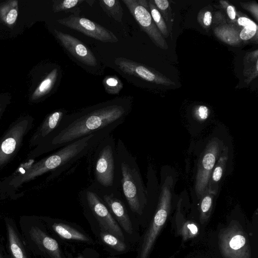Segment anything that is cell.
Wrapping results in <instances>:
<instances>
[{
	"label": "cell",
	"instance_id": "obj_21",
	"mask_svg": "<svg viewBox=\"0 0 258 258\" xmlns=\"http://www.w3.org/2000/svg\"><path fill=\"white\" fill-rule=\"evenodd\" d=\"M102 83L105 91L109 94H118L123 88L122 83L116 76H106Z\"/></svg>",
	"mask_w": 258,
	"mask_h": 258
},
{
	"label": "cell",
	"instance_id": "obj_7",
	"mask_svg": "<svg viewBox=\"0 0 258 258\" xmlns=\"http://www.w3.org/2000/svg\"><path fill=\"white\" fill-rule=\"evenodd\" d=\"M79 199L86 218L89 221H95L97 226L125 241L124 233L109 210L98 196L88 186L79 193Z\"/></svg>",
	"mask_w": 258,
	"mask_h": 258
},
{
	"label": "cell",
	"instance_id": "obj_35",
	"mask_svg": "<svg viewBox=\"0 0 258 258\" xmlns=\"http://www.w3.org/2000/svg\"><path fill=\"white\" fill-rule=\"evenodd\" d=\"M107 258H119V257H115L114 256H111L108 257Z\"/></svg>",
	"mask_w": 258,
	"mask_h": 258
},
{
	"label": "cell",
	"instance_id": "obj_33",
	"mask_svg": "<svg viewBox=\"0 0 258 258\" xmlns=\"http://www.w3.org/2000/svg\"><path fill=\"white\" fill-rule=\"evenodd\" d=\"M212 22V15L210 12H206L204 17V23L206 26H210Z\"/></svg>",
	"mask_w": 258,
	"mask_h": 258
},
{
	"label": "cell",
	"instance_id": "obj_8",
	"mask_svg": "<svg viewBox=\"0 0 258 258\" xmlns=\"http://www.w3.org/2000/svg\"><path fill=\"white\" fill-rule=\"evenodd\" d=\"M219 245L225 258H250V247L246 233L236 222L221 229Z\"/></svg>",
	"mask_w": 258,
	"mask_h": 258
},
{
	"label": "cell",
	"instance_id": "obj_17",
	"mask_svg": "<svg viewBox=\"0 0 258 258\" xmlns=\"http://www.w3.org/2000/svg\"><path fill=\"white\" fill-rule=\"evenodd\" d=\"M95 234L107 250L115 254L125 253L128 251L129 246L125 241L121 240L115 235L99 227H94Z\"/></svg>",
	"mask_w": 258,
	"mask_h": 258
},
{
	"label": "cell",
	"instance_id": "obj_19",
	"mask_svg": "<svg viewBox=\"0 0 258 258\" xmlns=\"http://www.w3.org/2000/svg\"><path fill=\"white\" fill-rule=\"evenodd\" d=\"M218 195L208 188L205 190L199 202L200 203V221L202 224L209 219L214 205L215 197Z\"/></svg>",
	"mask_w": 258,
	"mask_h": 258
},
{
	"label": "cell",
	"instance_id": "obj_3",
	"mask_svg": "<svg viewBox=\"0 0 258 258\" xmlns=\"http://www.w3.org/2000/svg\"><path fill=\"white\" fill-rule=\"evenodd\" d=\"M113 130L105 129L77 140L27 168L23 172L14 174L0 183L2 192H12L23 184L43 174L66 169L88 156L96 146Z\"/></svg>",
	"mask_w": 258,
	"mask_h": 258
},
{
	"label": "cell",
	"instance_id": "obj_2",
	"mask_svg": "<svg viewBox=\"0 0 258 258\" xmlns=\"http://www.w3.org/2000/svg\"><path fill=\"white\" fill-rule=\"evenodd\" d=\"M116 160L121 197L132 213L141 216L148 204L158 196L156 172L149 165L145 185L136 159L120 139L116 144Z\"/></svg>",
	"mask_w": 258,
	"mask_h": 258
},
{
	"label": "cell",
	"instance_id": "obj_5",
	"mask_svg": "<svg viewBox=\"0 0 258 258\" xmlns=\"http://www.w3.org/2000/svg\"><path fill=\"white\" fill-rule=\"evenodd\" d=\"M176 180V174L173 169L167 166L162 168L155 214L140 245L136 258L149 257L157 237L170 212L175 197Z\"/></svg>",
	"mask_w": 258,
	"mask_h": 258
},
{
	"label": "cell",
	"instance_id": "obj_6",
	"mask_svg": "<svg viewBox=\"0 0 258 258\" xmlns=\"http://www.w3.org/2000/svg\"><path fill=\"white\" fill-rule=\"evenodd\" d=\"M231 142L223 127H218L204 143L198 156L191 194L199 202L208 188L212 171L221 153Z\"/></svg>",
	"mask_w": 258,
	"mask_h": 258
},
{
	"label": "cell",
	"instance_id": "obj_16",
	"mask_svg": "<svg viewBox=\"0 0 258 258\" xmlns=\"http://www.w3.org/2000/svg\"><path fill=\"white\" fill-rule=\"evenodd\" d=\"M67 113L65 110H58L50 114L32 136L29 148H34L43 143L57 128Z\"/></svg>",
	"mask_w": 258,
	"mask_h": 258
},
{
	"label": "cell",
	"instance_id": "obj_25",
	"mask_svg": "<svg viewBox=\"0 0 258 258\" xmlns=\"http://www.w3.org/2000/svg\"><path fill=\"white\" fill-rule=\"evenodd\" d=\"M199 229L195 223L187 221L183 225L181 233L183 239L186 240L189 238L194 237L198 233Z\"/></svg>",
	"mask_w": 258,
	"mask_h": 258
},
{
	"label": "cell",
	"instance_id": "obj_1",
	"mask_svg": "<svg viewBox=\"0 0 258 258\" xmlns=\"http://www.w3.org/2000/svg\"><path fill=\"white\" fill-rule=\"evenodd\" d=\"M131 102L110 100L66 114L55 131L30 152L27 158L34 159L77 140L103 130H114L122 124L131 111Z\"/></svg>",
	"mask_w": 258,
	"mask_h": 258
},
{
	"label": "cell",
	"instance_id": "obj_4",
	"mask_svg": "<svg viewBox=\"0 0 258 258\" xmlns=\"http://www.w3.org/2000/svg\"><path fill=\"white\" fill-rule=\"evenodd\" d=\"M116 144L111 134L102 139L88 155V186L98 195L120 194Z\"/></svg>",
	"mask_w": 258,
	"mask_h": 258
},
{
	"label": "cell",
	"instance_id": "obj_34",
	"mask_svg": "<svg viewBox=\"0 0 258 258\" xmlns=\"http://www.w3.org/2000/svg\"><path fill=\"white\" fill-rule=\"evenodd\" d=\"M227 12L229 18L234 20L236 16L234 8L233 6H229L227 9Z\"/></svg>",
	"mask_w": 258,
	"mask_h": 258
},
{
	"label": "cell",
	"instance_id": "obj_24",
	"mask_svg": "<svg viewBox=\"0 0 258 258\" xmlns=\"http://www.w3.org/2000/svg\"><path fill=\"white\" fill-rule=\"evenodd\" d=\"M57 75V71L54 70L42 82L38 89L39 94H45L50 90L56 80Z\"/></svg>",
	"mask_w": 258,
	"mask_h": 258
},
{
	"label": "cell",
	"instance_id": "obj_22",
	"mask_svg": "<svg viewBox=\"0 0 258 258\" xmlns=\"http://www.w3.org/2000/svg\"><path fill=\"white\" fill-rule=\"evenodd\" d=\"M149 7L151 11V15L154 22L160 31L165 36H167L168 31L165 23H164L160 12L156 8L152 1H150L148 4Z\"/></svg>",
	"mask_w": 258,
	"mask_h": 258
},
{
	"label": "cell",
	"instance_id": "obj_23",
	"mask_svg": "<svg viewBox=\"0 0 258 258\" xmlns=\"http://www.w3.org/2000/svg\"><path fill=\"white\" fill-rule=\"evenodd\" d=\"M67 258H98L99 254L94 249L86 247L80 251L75 253L68 252L65 254Z\"/></svg>",
	"mask_w": 258,
	"mask_h": 258
},
{
	"label": "cell",
	"instance_id": "obj_14",
	"mask_svg": "<svg viewBox=\"0 0 258 258\" xmlns=\"http://www.w3.org/2000/svg\"><path fill=\"white\" fill-rule=\"evenodd\" d=\"M98 196L103 201L122 230L128 234H133L132 222L127 206L122 200L121 195L111 194L98 195Z\"/></svg>",
	"mask_w": 258,
	"mask_h": 258
},
{
	"label": "cell",
	"instance_id": "obj_20",
	"mask_svg": "<svg viewBox=\"0 0 258 258\" xmlns=\"http://www.w3.org/2000/svg\"><path fill=\"white\" fill-rule=\"evenodd\" d=\"M100 6L106 14L117 22L121 23L123 15V10L118 0H100Z\"/></svg>",
	"mask_w": 258,
	"mask_h": 258
},
{
	"label": "cell",
	"instance_id": "obj_29",
	"mask_svg": "<svg viewBox=\"0 0 258 258\" xmlns=\"http://www.w3.org/2000/svg\"><path fill=\"white\" fill-rule=\"evenodd\" d=\"M256 31L244 28L240 32L239 36L242 40H247L252 38L256 33Z\"/></svg>",
	"mask_w": 258,
	"mask_h": 258
},
{
	"label": "cell",
	"instance_id": "obj_26",
	"mask_svg": "<svg viewBox=\"0 0 258 258\" xmlns=\"http://www.w3.org/2000/svg\"><path fill=\"white\" fill-rule=\"evenodd\" d=\"M85 2L82 0H63L56 2L54 4V10L55 12L67 11L76 7Z\"/></svg>",
	"mask_w": 258,
	"mask_h": 258
},
{
	"label": "cell",
	"instance_id": "obj_30",
	"mask_svg": "<svg viewBox=\"0 0 258 258\" xmlns=\"http://www.w3.org/2000/svg\"><path fill=\"white\" fill-rule=\"evenodd\" d=\"M208 109L204 105L200 106L197 112V116L200 121L205 120L208 117Z\"/></svg>",
	"mask_w": 258,
	"mask_h": 258
},
{
	"label": "cell",
	"instance_id": "obj_18",
	"mask_svg": "<svg viewBox=\"0 0 258 258\" xmlns=\"http://www.w3.org/2000/svg\"><path fill=\"white\" fill-rule=\"evenodd\" d=\"M35 237L38 245L48 258H67L58 242L46 233L37 229Z\"/></svg>",
	"mask_w": 258,
	"mask_h": 258
},
{
	"label": "cell",
	"instance_id": "obj_12",
	"mask_svg": "<svg viewBox=\"0 0 258 258\" xmlns=\"http://www.w3.org/2000/svg\"><path fill=\"white\" fill-rule=\"evenodd\" d=\"M233 148L231 142L224 149L211 173L208 188L218 195L222 183L233 169Z\"/></svg>",
	"mask_w": 258,
	"mask_h": 258
},
{
	"label": "cell",
	"instance_id": "obj_11",
	"mask_svg": "<svg viewBox=\"0 0 258 258\" xmlns=\"http://www.w3.org/2000/svg\"><path fill=\"white\" fill-rule=\"evenodd\" d=\"M140 28L159 47L167 48V43L159 32L151 14L147 9L139 4L137 0H122Z\"/></svg>",
	"mask_w": 258,
	"mask_h": 258
},
{
	"label": "cell",
	"instance_id": "obj_13",
	"mask_svg": "<svg viewBox=\"0 0 258 258\" xmlns=\"http://www.w3.org/2000/svg\"><path fill=\"white\" fill-rule=\"evenodd\" d=\"M51 229L62 240L68 242L94 243L92 237L81 227L74 223L60 219H50Z\"/></svg>",
	"mask_w": 258,
	"mask_h": 258
},
{
	"label": "cell",
	"instance_id": "obj_10",
	"mask_svg": "<svg viewBox=\"0 0 258 258\" xmlns=\"http://www.w3.org/2000/svg\"><path fill=\"white\" fill-rule=\"evenodd\" d=\"M58 22L66 27L103 42L115 43L118 41V38L112 32L84 17L71 15L59 19Z\"/></svg>",
	"mask_w": 258,
	"mask_h": 258
},
{
	"label": "cell",
	"instance_id": "obj_15",
	"mask_svg": "<svg viewBox=\"0 0 258 258\" xmlns=\"http://www.w3.org/2000/svg\"><path fill=\"white\" fill-rule=\"evenodd\" d=\"M62 46L81 62L91 67L97 64V59L91 50L80 40L69 34L55 30Z\"/></svg>",
	"mask_w": 258,
	"mask_h": 258
},
{
	"label": "cell",
	"instance_id": "obj_9",
	"mask_svg": "<svg viewBox=\"0 0 258 258\" xmlns=\"http://www.w3.org/2000/svg\"><path fill=\"white\" fill-rule=\"evenodd\" d=\"M32 120L20 119L10 125L0 139V169L16 156L23 141L33 126Z\"/></svg>",
	"mask_w": 258,
	"mask_h": 258
},
{
	"label": "cell",
	"instance_id": "obj_31",
	"mask_svg": "<svg viewBox=\"0 0 258 258\" xmlns=\"http://www.w3.org/2000/svg\"><path fill=\"white\" fill-rule=\"evenodd\" d=\"M17 12L15 9L11 10L8 13L7 17V22L9 24H13L17 17Z\"/></svg>",
	"mask_w": 258,
	"mask_h": 258
},
{
	"label": "cell",
	"instance_id": "obj_27",
	"mask_svg": "<svg viewBox=\"0 0 258 258\" xmlns=\"http://www.w3.org/2000/svg\"><path fill=\"white\" fill-rule=\"evenodd\" d=\"M10 247L15 258H26L24 252L19 244L14 233L10 231Z\"/></svg>",
	"mask_w": 258,
	"mask_h": 258
},
{
	"label": "cell",
	"instance_id": "obj_32",
	"mask_svg": "<svg viewBox=\"0 0 258 258\" xmlns=\"http://www.w3.org/2000/svg\"><path fill=\"white\" fill-rule=\"evenodd\" d=\"M154 2L160 10L166 9L169 6V2L167 0H155Z\"/></svg>",
	"mask_w": 258,
	"mask_h": 258
},
{
	"label": "cell",
	"instance_id": "obj_28",
	"mask_svg": "<svg viewBox=\"0 0 258 258\" xmlns=\"http://www.w3.org/2000/svg\"><path fill=\"white\" fill-rule=\"evenodd\" d=\"M238 23L239 25L244 26L253 30L256 31L257 26L253 21L246 17H240L238 19Z\"/></svg>",
	"mask_w": 258,
	"mask_h": 258
}]
</instances>
